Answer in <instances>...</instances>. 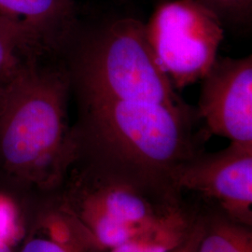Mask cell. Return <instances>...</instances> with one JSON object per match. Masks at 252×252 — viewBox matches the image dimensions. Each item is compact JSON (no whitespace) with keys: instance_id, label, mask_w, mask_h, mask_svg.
<instances>
[{"instance_id":"1","label":"cell","mask_w":252,"mask_h":252,"mask_svg":"<svg viewBox=\"0 0 252 252\" xmlns=\"http://www.w3.org/2000/svg\"><path fill=\"white\" fill-rule=\"evenodd\" d=\"M70 81L58 56L25 54L0 97V200L15 211L51 198L74 160Z\"/></svg>"},{"instance_id":"2","label":"cell","mask_w":252,"mask_h":252,"mask_svg":"<svg viewBox=\"0 0 252 252\" xmlns=\"http://www.w3.org/2000/svg\"><path fill=\"white\" fill-rule=\"evenodd\" d=\"M53 198L105 251L142 236L183 239L197 215L171 180L85 157L74 158Z\"/></svg>"},{"instance_id":"3","label":"cell","mask_w":252,"mask_h":252,"mask_svg":"<svg viewBox=\"0 0 252 252\" xmlns=\"http://www.w3.org/2000/svg\"><path fill=\"white\" fill-rule=\"evenodd\" d=\"M72 126L74 158L114 162L172 180L174 172L204 151L193 110L165 105L100 100L78 103Z\"/></svg>"},{"instance_id":"4","label":"cell","mask_w":252,"mask_h":252,"mask_svg":"<svg viewBox=\"0 0 252 252\" xmlns=\"http://www.w3.org/2000/svg\"><path fill=\"white\" fill-rule=\"evenodd\" d=\"M61 58L77 103L119 100L189 107L162 71L139 20L119 19L95 30L80 24Z\"/></svg>"},{"instance_id":"5","label":"cell","mask_w":252,"mask_h":252,"mask_svg":"<svg viewBox=\"0 0 252 252\" xmlns=\"http://www.w3.org/2000/svg\"><path fill=\"white\" fill-rule=\"evenodd\" d=\"M145 27L153 54L175 90L202 81L224 36L216 16L191 0L159 5Z\"/></svg>"},{"instance_id":"6","label":"cell","mask_w":252,"mask_h":252,"mask_svg":"<svg viewBox=\"0 0 252 252\" xmlns=\"http://www.w3.org/2000/svg\"><path fill=\"white\" fill-rule=\"evenodd\" d=\"M172 180L191 199L252 227V144L231 142L220 152L203 151L174 172Z\"/></svg>"},{"instance_id":"7","label":"cell","mask_w":252,"mask_h":252,"mask_svg":"<svg viewBox=\"0 0 252 252\" xmlns=\"http://www.w3.org/2000/svg\"><path fill=\"white\" fill-rule=\"evenodd\" d=\"M198 119L211 135L252 144V56L217 57L202 79Z\"/></svg>"},{"instance_id":"8","label":"cell","mask_w":252,"mask_h":252,"mask_svg":"<svg viewBox=\"0 0 252 252\" xmlns=\"http://www.w3.org/2000/svg\"><path fill=\"white\" fill-rule=\"evenodd\" d=\"M15 252H107L54 198L16 212Z\"/></svg>"},{"instance_id":"9","label":"cell","mask_w":252,"mask_h":252,"mask_svg":"<svg viewBox=\"0 0 252 252\" xmlns=\"http://www.w3.org/2000/svg\"><path fill=\"white\" fill-rule=\"evenodd\" d=\"M0 16L24 24L55 56L62 55L81 24L74 0H0Z\"/></svg>"},{"instance_id":"10","label":"cell","mask_w":252,"mask_h":252,"mask_svg":"<svg viewBox=\"0 0 252 252\" xmlns=\"http://www.w3.org/2000/svg\"><path fill=\"white\" fill-rule=\"evenodd\" d=\"M196 202L203 224L197 252H252V227L235 221L218 207Z\"/></svg>"},{"instance_id":"11","label":"cell","mask_w":252,"mask_h":252,"mask_svg":"<svg viewBox=\"0 0 252 252\" xmlns=\"http://www.w3.org/2000/svg\"><path fill=\"white\" fill-rule=\"evenodd\" d=\"M29 53L50 54L24 24L0 16V76Z\"/></svg>"},{"instance_id":"12","label":"cell","mask_w":252,"mask_h":252,"mask_svg":"<svg viewBox=\"0 0 252 252\" xmlns=\"http://www.w3.org/2000/svg\"><path fill=\"white\" fill-rule=\"evenodd\" d=\"M216 16L222 27L252 26V0H191Z\"/></svg>"},{"instance_id":"13","label":"cell","mask_w":252,"mask_h":252,"mask_svg":"<svg viewBox=\"0 0 252 252\" xmlns=\"http://www.w3.org/2000/svg\"><path fill=\"white\" fill-rule=\"evenodd\" d=\"M184 239L166 236H142L118 245L107 252H170Z\"/></svg>"},{"instance_id":"14","label":"cell","mask_w":252,"mask_h":252,"mask_svg":"<svg viewBox=\"0 0 252 252\" xmlns=\"http://www.w3.org/2000/svg\"><path fill=\"white\" fill-rule=\"evenodd\" d=\"M202 233L203 224L197 205V215L189 230V234H187L185 239L179 246L173 249L170 252H197L199 243L202 237Z\"/></svg>"},{"instance_id":"15","label":"cell","mask_w":252,"mask_h":252,"mask_svg":"<svg viewBox=\"0 0 252 252\" xmlns=\"http://www.w3.org/2000/svg\"><path fill=\"white\" fill-rule=\"evenodd\" d=\"M0 252H15V243L9 236H0Z\"/></svg>"},{"instance_id":"16","label":"cell","mask_w":252,"mask_h":252,"mask_svg":"<svg viewBox=\"0 0 252 252\" xmlns=\"http://www.w3.org/2000/svg\"><path fill=\"white\" fill-rule=\"evenodd\" d=\"M16 63H15V64H16ZM15 64H14L11 68H9L7 72L4 73L2 76H0V97H1V94H2V93H3V91H4V88H5L6 84H7V82L9 81V76H10V74L12 72V70H13Z\"/></svg>"}]
</instances>
